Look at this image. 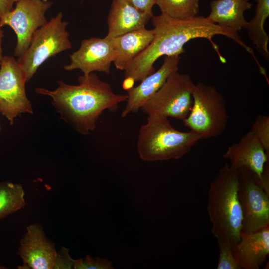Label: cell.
Wrapping results in <instances>:
<instances>
[{"mask_svg": "<svg viewBox=\"0 0 269 269\" xmlns=\"http://www.w3.org/2000/svg\"><path fill=\"white\" fill-rule=\"evenodd\" d=\"M154 38L149 45L137 55L124 70L125 79L133 83L141 81L153 73L155 61L162 56H180L185 52L184 45L196 38H205L211 44L222 63L226 62L213 38L217 35L234 40L250 54L253 50L242 40L238 33L228 27L214 23L207 17L196 16L187 19L172 18L161 14L153 16Z\"/></svg>", "mask_w": 269, "mask_h": 269, "instance_id": "cell-1", "label": "cell"}, {"mask_svg": "<svg viewBox=\"0 0 269 269\" xmlns=\"http://www.w3.org/2000/svg\"><path fill=\"white\" fill-rule=\"evenodd\" d=\"M78 80L76 85L59 81L54 90L37 87L35 92L50 97L61 119L85 135L95 129L104 111L115 112L120 103L126 101L127 95L114 93L110 85L94 72L79 76Z\"/></svg>", "mask_w": 269, "mask_h": 269, "instance_id": "cell-2", "label": "cell"}, {"mask_svg": "<svg viewBox=\"0 0 269 269\" xmlns=\"http://www.w3.org/2000/svg\"><path fill=\"white\" fill-rule=\"evenodd\" d=\"M240 172L225 164L210 184L207 210L218 242L232 249L240 239L242 213L238 197Z\"/></svg>", "mask_w": 269, "mask_h": 269, "instance_id": "cell-3", "label": "cell"}, {"mask_svg": "<svg viewBox=\"0 0 269 269\" xmlns=\"http://www.w3.org/2000/svg\"><path fill=\"white\" fill-rule=\"evenodd\" d=\"M201 139L191 131L173 128L168 117L152 115L139 129L137 149L140 159L146 161L179 159Z\"/></svg>", "mask_w": 269, "mask_h": 269, "instance_id": "cell-4", "label": "cell"}, {"mask_svg": "<svg viewBox=\"0 0 269 269\" xmlns=\"http://www.w3.org/2000/svg\"><path fill=\"white\" fill-rule=\"evenodd\" d=\"M192 98L191 111L182 120L184 126L202 139L220 136L229 119L223 95L215 87L198 82L194 85Z\"/></svg>", "mask_w": 269, "mask_h": 269, "instance_id": "cell-5", "label": "cell"}, {"mask_svg": "<svg viewBox=\"0 0 269 269\" xmlns=\"http://www.w3.org/2000/svg\"><path fill=\"white\" fill-rule=\"evenodd\" d=\"M68 24L63 20L60 11L34 33L27 49L17 60L27 82L47 60L72 48L66 29Z\"/></svg>", "mask_w": 269, "mask_h": 269, "instance_id": "cell-6", "label": "cell"}, {"mask_svg": "<svg viewBox=\"0 0 269 269\" xmlns=\"http://www.w3.org/2000/svg\"><path fill=\"white\" fill-rule=\"evenodd\" d=\"M194 85L189 74L173 72L140 110L147 116L158 115L183 120L192 108Z\"/></svg>", "mask_w": 269, "mask_h": 269, "instance_id": "cell-7", "label": "cell"}, {"mask_svg": "<svg viewBox=\"0 0 269 269\" xmlns=\"http://www.w3.org/2000/svg\"><path fill=\"white\" fill-rule=\"evenodd\" d=\"M25 72L15 58L3 56L0 67V112L10 125L22 113L32 114L27 97Z\"/></svg>", "mask_w": 269, "mask_h": 269, "instance_id": "cell-8", "label": "cell"}, {"mask_svg": "<svg viewBox=\"0 0 269 269\" xmlns=\"http://www.w3.org/2000/svg\"><path fill=\"white\" fill-rule=\"evenodd\" d=\"M52 2L48 0H19L14 8L0 19V26L14 31L17 43L14 55L20 57L26 51L34 33L47 22L46 12Z\"/></svg>", "mask_w": 269, "mask_h": 269, "instance_id": "cell-9", "label": "cell"}, {"mask_svg": "<svg viewBox=\"0 0 269 269\" xmlns=\"http://www.w3.org/2000/svg\"><path fill=\"white\" fill-rule=\"evenodd\" d=\"M223 157L229 160L233 169L251 173L269 195V156L251 130L230 146Z\"/></svg>", "mask_w": 269, "mask_h": 269, "instance_id": "cell-10", "label": "cell"}, {"mask_svg": "<svg viewBox=\"0 0 269 269\" xmlns=\"http://www.w3.org/2000/svg\"><path fill=\"white\" fill-rule=\"evenodd\" d=\"M239 172L238 197L243 217L241 232H256L269 226V195L251 173Z\"/></svg>", "mask_w": 269, "mask_h": 269, "instance_id": "cell-11", "label": "cell"}, {"mask_svg": "<svg viewBox=\"0 0 269 269\" xmlns=\"http://www.w3.org/2000/svg\"><path fill=\"white\" fill-rule=\"evenodd\" d=\"M69 57L70 63L63 66L66 71L79 69L84 75L95 71L109 74L114 58L111 38L106 36L83 39L79 49Z\"/></svg>", "mask_w": 269, "mask_h": 269, "instance_id": "cell-12", "label": "cell"}, {"mask_svg": "<svg viewBox=\"0 0 269 269\" xmlns=\"http://www.w3.org/2000/svg\"><path fill=\"white\" fill-rule=\"evenodd\" d=\"M17 253L23 262L22 268L54 269L57 252L40 224L35 223L27 227Z\"/></svg>", "mask_w": 269, "mask_h": 269, "instance_id": "cell-13", "label": "cell"}, {"mask_svg": "<svg viewBox=\"0 0 269 269\" xmlns=\"http://www.w3.org/2000/svg\"><path fill=\"white\" fill-rule=\"evenodd\" d=\"M180 56H166L161 66L143 79L137 86L126 90V105L122 117L136 113L163 85L168 77L178 71Z\"/></svg>", "mask_w": 269, "mask_h": 269, "instance_id": "cell-14", "label": "cell"}, {"mask_svg": "<svg viewBox=\"0 0 269 269\" xmlns=\"http://www.w3.org/2000/svg\"><path fill=\"white\" fill-rule=\"evenodd\" d=\"M232 250L241 269H259L269 254V226L254 232H241Z\"/></svg>", "mask_w": 269, "mask_h": 269, "instance_id": "cell-15", "label": "cell"}, {"mask_svg": "<svg viewBox=\"0 0 269 269\" xmlns=\"http://www.w3.org/2000/svg\"><path fill=\"white\" fill-rule=\"evenodd\" d=\"M141 11L126 0H113L107 22V37L113 38L145 27L153 17Z\"/></svg>", "mask_w": 269, "mask_h": 269, "instance_id": "cell-16", "label": "cell"}, {"mask_svg": "<svg viewBox=\"0 0 269 269\" xmlns=\"http://www.w3.org/2000/svg\"><path fill=\"white\" fill-rule=\"evenodd\" d=\"M154 29L145 28L111 38L114 49L113 62L116 69L124 70L128 65L151 43Z\"/></svg>", "mask_w": 269, "mask_h": 269, "instance_id": "cell-17", "label": "cell"}, {"mask_svg": "<svg viewBox=\"0 0 269 269\" xmlns=\"http://www.w3.org/2000/svg\"><path fill=\"white\" fill-rule=\"evenodd\" d=\"M252 6L246 0H214L210 2L211 11L207 17L214 23L238 32L247 28L248 22L244 14Z\"/></svg>", "mask_w": 269, "mask_h": 269, "instance_id": "cell-18", "label": "cell"}, {"mask_svg": "<svg viewBox=\"0 0 269 269\" xmlns=\"http://www.w3.org/2000/svg\"><path fill=\"white\" fill-rule=\"evenodd\" d=\"M255 16L249 22L246 29L249 39L257 50L267 59L269 57L268 49L269 37L264 29V23L269 16V0H255Z\"/></svg>", "mask_w": 269, "mask_h": 269, "instance_id": "cell-19", "label": "cell"}, {"mask_svg": "<svg viewBox=\"0 0 269 269\" xmlns=\"http://www.w3.org/2000/svg\"><path fill=\"white\" fill-rule=\"evenodd\" d=\"M25 205L24 191L20 184L0 182V220L18 211Z\"/></svg>", "mask_w": 269, "mask_h": 269, "instance_id": "cell-20", "label": "cell"}, {"mask_svg": "<svg viewBox=\"0 0 269 269\" xmlns=\"http://www.w3.org/2000/svg\"><path fill=\"white\" fill-rule=\"evenodd\" d=\"M200 0H156L161 14L174 19H187L197 16Z\"/></svg>", "mask_w": 269, "mask_h": 269, "instance_id": "cell-21", "label": "cell"}, {"mask_svg": "<svg viewBox=\"0 0 269 269\" xmlns=\"http://www.w3.org/2000/svg\"><path fill=\"white\" fill-rule=\"evenodd\" d=\"M251 131L269 156V116L261 114L256 116Z\"/></svg>", "mask_w": 269, "mask_h": 269, "instance_id": "cell-22", "label": "cell"}, {"mask_svg": "<svg viewBox=\"0 0 269 269\" xmlns=\"http://www.w3.org/2000/svg\"><path fill=\"white\" fill-rule=\"evenodd\" d=\"M219 254L217 269H241L231 247L228 244L218 242Z\"/></svg>", "mask_w": 269, "mask_h": 269, "instance_id": "cell-23", "label": "cell"}, {"mask_svg": "<svg viewBox=\"0 0 269 269\" xmlns=\"http://www.w3.org/2000/svg\"><path fill=\"white\" fill-rule=\"evenodd\" d=\"M75 269H113L112 262L106 258H93L87 255L83 259L74 260Z\"/></svg>", "mask_w": 269, "mask_h": 269, "instance_id": "cell-24", "label": "cell"}, {"mask_svg": "<svg viewBox=\"0 0 269 269\" xmlns=\"http://www.w3.org/2000/svg\"><path fill=\"white\" fill-rule=\"evenodd\" d=\"M74 260L72 259L68 253V249L62 247L57 252L54 269H72Z\"/></svg>", "mask_w": 269, "mask_h": 269, "instance_id": "cell-25", "label": "cell"}, {"mask_svg": "<svg viewBox=\"0 0 269 269\" xmlns=\"http://www.w3.org/2000/svg\"><path fill=\"white\" fill-rule=\"evenodd\" d=\"M139 10L153 16L152 8L156 4V0H126Z\"/></svg>", "mask_w": 269, "mask_h": 269, "instance_id": "cell-26", "label": "cell"}, {"mask_svg": "<svg viewBox=\"0 0 269 269\" xmlns=\"http://www.w3.org/2000/svg\"><path fill=\"white\" fill-rule=\"evenodd\" d=\"M19 0H0V19L10 12Z\"/></svg>", "mask_w": 269, "mask_h": 269, "instance_id": "cell-27", "label": "cell"}, {"mask_svg": "<svg viewBox=\"0 0 269 269\" xmlns=\"http://www.w3.org/2000/svg\"><path fill=\"white\" fill-rule=\"evenodd\" d=\"M4 36L3 31L2 29V27L0 26V67L2 59L3 58L2 54V41Z\"/></svg>", "mask_w": 269, "mask_h": 269, "instance_id": "cell-28", "label": "cell"}, {"mask_svg": "<svg viewBox=\"0 0 269 269\" xmlns=\"http://www.w3.org/2000/svg\"><path fill=\"white\" fill-rule=\"evenodd\" d=\"M1 128L0 124V131H1Z\"/></svg>", "mask_w": 269, "mask_h": 269, "instance_id": "cell-29", "label": "cell"}, {"mask_svg": "<svg viewBox=\"0 0 269 269\" xmlns=\"http://www.w3.org/2000/svg\"><path fill=\"white\" fill-rule=\"evenodd\" d=\"M248 0V1H249V0Z\"/></svg>", "mask_w": 269, "mask_h": 269, "instance_id": "cell-30", "label": "cell"}]
</instances>
